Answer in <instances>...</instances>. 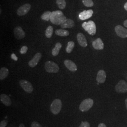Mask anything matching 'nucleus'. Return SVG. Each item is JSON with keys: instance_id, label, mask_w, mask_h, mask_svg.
Returning a JSON list of instances; mask_svg holds the SVG:
<instances>
[{"instance_id": "obj_1", "label": "nucleus", "mask_w": 127, "mask_h": 127, "mask_svg": "<svg viewBox=\"0 0 127 127\" xmlns=\"http://www.w3.org/2000/svg\"><path fill=\"white\" fill-rule=\"evenodd\" d=\"M67 18L61 10H55L52 12L50 17L51 22L56 25H61Z\"/></svg>"}, {"instance_id": "obj_2", "label": "nucleus", "mask_w": 127, "mask_h": 127, "mask_svg": "<svg viewBox=\"0 0 127 127\" xmlns=\"http://www.w3.org/2000/svg\"><path fill=\"white\" fill-rule=\"evenodd\" d=\"M82 27L91 35H94L96 33V29L95 23L92 20L82 23Z\"/></svg>"}, {"instance_id": "obj_3", "label": "nucleus", "mask_w": 127, "mask_h": 127, "mask_svg": "<svg viewBox=\"0 0 127 127\" xmlns=\"http://www.w3.org/2000/svg\"><path fill=\"white\" fill-rule=\"evenodd\" d=\"M62 103L59 99H55L50 105V111L55 115L59 114L62 108Z\"/></svg>"}, {"instance_id": "obj_4", "label": "nucleus", "mask_w": 127, "mask_h": 127, "mask_svg": "<svg viewBox=\"0 0 127 127\" xmlns=\"http://www.w3.org/2000/svg\"><path fill=\"white\" fill-rule=\"evenodd\" d=\"M46 71L50 73H57L59 72V65L53 61H48L45 64Z\"/></svg>"}, {"instance_id": "obj_5", "label": "nucleus", "mask_w": 127, "mask_h": 127, "mask_svg": "<svg viewBox=\"0 0 127 127\" xmlns=\"http://www.w3.org/2000/svg\"><path fill=\"white\" fill-rule=\"evenodd\" d=\"M94 101L91 98H87L83 100L79 106V109L82 112L89 111L93 106Z\"/></svg>"}, {"instance_id": "obj_6", "label": "nucleus", "mask_w": 127, "mask_h": 127, "mask_svg": "<svg viewBox=\"0 0 127 127\" xmlns=\"http://www.w3.org/2000/svg\"><path fill=\"white\" fill-rule=\"evenodd\" d=\"M115 91L119 93H124L127 92V83L124 80H121L115 86Z\"/></svg>"}, {"instance_id": "obj_7", "label": "nucleus", "mask_w": 127, "mask_h": 127, "mask_svg": "<svg viewBox=\"0 0 127 127\" xmlns=\"http://www.w3.org/2000/svg\"><path fill=\"white\" fill-rule=\"evenodd\" d=\"M20 86L23 90L28 93H31L33 91V88L31 83L25 80H21L19 82Z\"/></svg>"}, {"instance_id": "obj_8", "label": "nucleus", "mask_w": 127, "mask_h": 127, "mask_svg": "<svg viewBox=\"0 0 127 127\" xmlns=\"http://www.w3.org/2000/svg\"><path fill=\"white\" fill-rule=\"evenodd\" d=\"M31 5L29 3H26L20 7L17 11V15L19 16H22L28 13L31 9Z\"/></svg>"}, {"instance_id": "obj_9", "label": "nucleus", "mask_w": 127, "mask_h": 127, "mask_svg": "<svg viewBox=\"0 0 127 127\" xmlns=\"http://www.w3.org/2000/svg\"><path fill=\"white\" fill-rule=\"evenodd\" d=\"M115 31L118 36L122 38L127 37V29L120 25H118L115 27Z\"/></svg>"}, {"instance_id": "obj_10", "label": "nucleus", "mask_w": 127, "mask_h": 127, "mask_svg": "<svg viewBox=\"0 0 127 127\" xmlns=\"http://www.w3.org/2000/svg\"><path fill=\"white\" fill-rule=\"evenodd\" d=\"M14 34L17 40H21L26 36L25 32L20 27H17L15 28L14 30Z\"/></svg>"}, {"instance_id": "obj_11", "label": "nucleus", "mask_w": 127, "mask_h": 127, "mask_svg": "<svg viewBox=\"0 0 127 127\" xmlns=\"http://www.w3.org/2000/svg\"><path fill=\"white\" fill-rule=\"evenodd\" d=\"M41 56L42 55L41 53H37L34 56L33 58L28 62V65H29V66L32 68L36 66L41 59Z\"/></svg>"}, {"instance_id": "obj_12", "label": "nucleus", "mask_w": 127, "mask_h": 127, "mask_svg": "<svg viewBox=\"0 0 127 127\" xmlns=\"http://www.w3.org/2000/svg\"><path fill=\"white\" fill-rule=\"evenodd\" d=\"M93 14V11L92 9L88 10H84L81 12L79 15V17L82 20H84L87 19L91 18Z\"/></svg>"}, {"instance_id": "obj_13", "label": "nucleus", "mask_w": 127, "mask_h": 127, "mask_svg": "<svg viewBox=\"0 0 127 127\" xmlns=\"http://www.w3.org/2000/svg\"><path fill=\"white\" fill-rule=\"evenodd\" d=\"M92 46L96 50H102L104 48V43L100 38H97L92 42Z\"/></svg>"}, {"instance_id": "obj_14", "label": "nucleus", "mask_w": 127, "mask_h": 127, "mask_svg": "<svg viewBox=\"0 0 127 127\" xmlns=\"http://www.w3.org/2000/svg\"><path fill=\"white\" fill-rule=\"evenodd\" d=\"M64 64L66 68L72 72H75L77 70V65L72 61L66 59L64 60Z\"/></svg>"}, {"instance_id": "obj_15", "label": "nucleus", "mask_w": 127, "mask_h": 127, "mask_svg": "<svg viewBox=\"0 0 127 127\" xmlns=\"http://www.w3.org/2000/svg\"><path fill=\"white\" fill-rule=\"evenodd\" d=\"M77 39L79 44L83 47H86L88 43L86 37L82 33H78L77 35Z\"/></svg>"}, {"instance_id": "obj_16", "label": "nucleus", "mask_w": 127, "mask_h": 127, "mask_svg": "<svg viewBox=\"0 0 127 127\" xmlns=\"http://www.w3.org/2000/svg\"><path fill=\"white\" fill-rule=\"evenodd\" d=\"M106 75L104 70H100L97 74L96 78V81L99 83H104L106 80Z\"/></svg>"}, {"instance_id": "obj_17", "label": "nucleus", "mask_w": 127, "mask_h": 127, "mask_svg": "<svg viewBox=\"0 0 127 127\" xmlns=\"http://www.w3.org/2000/svg\"><path fill=\"white\" fill-rule=\"evenodd\" d=\"M75 24L73 20L71 19H66L60 25L62 28H71L74 27Z\"/></svg>"}, {"instance_id": "obj_18", "label": "nucleus", "mask_w": 127, "mask_h": 127, "mask_svg": "<svg viewBox=\"0 0 127 127\" xmlns=\"http://www.w3.org/2000/svg\"><path fill=\"white\" fill-rule=\"evenodd\" d=\"M0 100L3 104L7 106H10L12 103L11 99L9 98V96L4 94H2L0 95Z\"/></svg>"}, {"instance_id": "obj_19", "label": "nucleus", "mask_w": 127, "mask_h": 127, "mask_svg": "<svg viewBox=\"0 0 127 127\" xmlns=\"http://www.w3.org/2000/svg\"><path fill=\"white\" fill-rule=\"evenodd\" d=\"M9 70L6 67H3L0 68V79L3 80L8 76L9 74Z\"/></svg>"}, {"instance_id": "obj_20", "label": "nucleus", "mask_w": 127, "mask_h": 127, "mask_svg": "<svg viewBox=\"0 0 127 127\" xmlns=\"http://www.w3.org/2000/svg\"><path fill=\"white\" fill-rule=\"evenodd\" d=\"M62 48V44L60 42L56 44L54 48L52 50V54L53 56H56L59 55L60 49Z\"/></svg>"}, {"instance_id": "obj_21", "label": "nucleus", "mask_w": 127, "mask_h": 127, "mask_svg": "<svg viewBox=\"0 0 127 127\" xmlns=\"http://www.w3.org/2000/svg\"><path fill=\"white\" fill-rule=\"evenodd\" d=\"M55 32L56 35L60 36H67L69 34V32L68 31L62 29H57Z\"/></svg>"}, {"instance_id": "obj_22", "label": "nucleus", "mask_w": 127, "mask_h": 127, "mask_svg": "<svg viewBox=\"0 0 127 127\" xmlns=\"http://www.w3.org/2000/svg\"><path fill=\"white\" fill-rule=\"evenodd\" d=\"M51 13H52V12H51L50 11H47L44 12L41 15V19L46 21H48L50 20Z\"/></svg>"}, {"instance_id": "obj_23", "label": "nucleus", "mask_w": 127, "mask_h": 127, "mask_svg": "<svg viewBox=\"0 0 127 127\" xmlns=\"http://www.w3.org/2000/svg\"><path fill=\"white\" fill-rule=\"evenodd\" d=\"M53 33V28L51 26H49L46 30V36L48 38H51L52 36Z\"/></svg>"}, {"instance_id": "obj_24", "label": "nucleus", "mask_w": 127, "mask_h": 127, "mask_svg": "<svg viewBox=\"0 0 127 127\" xmlns=\"http://www.w3.org/2000/svg\"><path fill=\"white\" fill-rule=\"evenodd\" d=\"M74 47V43L73 41H70L67 43V46L65 49V50L67 53H70L73 51Z\"/></svg>"}, {"instance_id": "obj_25", "label": "nucleus", "mask_w": 127, "mask_h": 127, "mask_svg": "<svg viewBox=\"0 0 127 127\" xmlns=\"http://www.w3.org/2000/svg\"><path fill=\"white\" fill-rule=\"evenodd\" d=\"M56 3L61 9H64L66 5V2L65 0H57Z\"/></svg>"}, {"instance_id": "obj_26", "label": "nucleus", "mask_w": 127, "mask_h": 127, "mask_svg": "<svg viewBox=\"0 0 127 127\" xmlns=\"http://www.w3.org/2000/svg\"><path fill=\"white\" fill-rule=\"evenodd\" d=\"M82 2L84 5L87 7H91L94 5L92 0H82Z\"/></svg>"}, {"instance_id": "obj_27", "label": "nucleus", "mask_w": 127, "mask_h": 127, "mask_svg": "<svg viewBox=\"0 0 127 127\" xmlns=\"http://www.w3.org/2000/svg\"><path fill=\"white\" fill-rule=\"evenodd\" d=\"M27 50H28V47L26 46H24L21 48L20 50V53L22 54H25L27 52Z\"/></svg>"}, {"instance_id": "obj_28", "label": "nucleus", "mask_w": 127, "mask_h": 127, "mask_svg": "<svg viewBox=\"0 0 127 127\" xmlns=\"http://www.w3.org/2000/svg\"><path fill=\"white\" fill-rule=\"evenodd\" d=\"M79 127H90V124L87 122H82Z\"/></svg>"}, {"instance_id": "obj_29", "label": "nucleus", "mask_w": 127, "mask_h": 127, "mask_svg": "<svg viewBox=\"0 0 127 127\" xmlns=\"http://www.w3.org/2000/svg\"><path fill=\"white\" fill-rule=\"evenodd\" d=\"M31 127H42V126L39 123L34 121L32 123Z\"/></svg>"}, {"instance_id": "obj_30", "label": "nucleus", "mask_w": 127, "mask_h": 127, "mask_svg": "<svg viewBox=\"0 0 127 127\" xmlns=\"http://www.w3.org/2000/svg\"><path fill=\"white\" fill-rule=\"evenodd\" d=\"M7 125V121L3 120L0 123V127H6Z\"/></svg>"}, {"instance_id": "obj_31", "label": "nucleus", "mask_w": 127, "mask_h": 127, "mask_svg": "<svg viewBox=\"0 0 127 127\" xmlns=\"http://www.w3.org/2000/svg\"><path fill=\"white\" fill-rule=\"evenodd\" d=\"M11 58L13 59V60H15V61H17L18 60V57L16 56V55L14 54V53L12 54L11 55Z\"/></svg>"}, {"instance_id": "obj_32", "label": "nucleus", "mask_w": 127, "mask_h": 127, "mask_svg": "<svg viewBox=\"0 0 127 127\" xmlns=\"http://www.w3.org/2000/svg\"><path fill=\"white\" fill-rule=\"evenodd\" d=\"M98 127H106V126L105 125V124H104V123H100V124L98 125Z\"/></svg>"}, {"instance_id": "obj_33", "label": "nucleus", "mask_w": 127, "mask_h": 127, "mask_svg": "<svg viewBox=\"0 0 127 127\" xmlns=\"http://www.w3.org/2000/svg\"><path fill=\"white\" fill-rule=\"evenodd\" d=\"M123 24H124V26L125 27H127V20H126L125 21H124V23H123Z\"/></svg>"}, {"instance_id": "obj_34", "label": "nucleus", "mask_w": 127, "mask_h": 127, "mask_svg": "<svg viewBox=\"0 0 127 127\" xmlns=\"http://www.w3.org/2000/svg\"><path fill=\"white\" fill-rule=\"evenodd\" d=\"M124 8L127 11V2L124 5Z\"/></svg>"}, {"instance_id": "obj_35", "label": "nucleus", "mask_w": 127, "mask_h": 127, "mask_svg": "<svg viewBox=\"0 0 127 127\" xmlns=\"http://www.w3.org/2000/svg\"><path fill=\"white\" fill-rule=\"evenodd\" d=\"M19 127H25V125L23 124V123H20V125H19Z\"/></svg>"}, {"instance_id": "obj_36", "label": "nucleus", "mask_w": 127, "mask_h": 127, "mask_svg": "<svg viewBox=\"0 0 127 127\" xmlns=\"http://www.w3.org/2000/svg\"><path fill=\"white\" fill-rule=\"evenodd\" d=\"M125 105H126V108H127V98L126 99V100H125Z\"/></svg>"}]
</instances>
